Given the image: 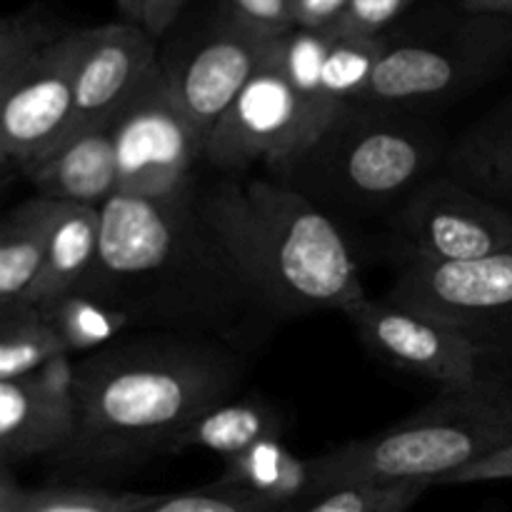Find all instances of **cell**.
Here are the masks:
<instances>
[{
  "label": "cell",
  "instance_id": "cell-31",
  "mask_svg": "<svg viewBox=\"0 0 512 512\" xmlns=\"http://www.w3.org/2000/svg\"><path fill=\"white\" fill-rule=\"evenodd\" d=\"M70 358L73 355H58L45 363L33 378L50 400L78 413V365Z\"/></svg>",
  "mask_w": 512,
  "mask_h": 512
},
{
  "label": "cell",
  "instance_id": "cell-24",
  "mask_svg": "<svg viewBox=\"0 0 512 512\" xmlns=\"http://www.w3.org/2000/svg\"><path fill=\"white\" fill-rule=\"evenodd\" d=\"M385 45L383 38L333 35L323 63V108L330 123H335L343 110L360 103Z\"/></svg>",
  "mask_w": 512,
  "mask_h": 512
},
{
  "label": "cell",
  "instance_id": "cell-14",
  "mask_svg": "<svg viewBox=\"0 0 512 512\" xmlns=\"http://www.w3.org/2000/svg\"><path fill=\"white\" fill-rule=\"evenodd\" d=\"M158 63L155 38L143 25L110 23L85 28L75 65L73 118L65 135L110 123Z\"/></svg>",
  "mask_w": 512,
  "mask_h": 512
},
{
  "label": "cell",
  "instance_id": "cell-5",
  "mask_svg": "<svg viewBox=\"0 0 512 512\" xmlns=\"http://www.w3.org/2000/svg\"><path fill=\"white\" fill-rule=\"evenodd\" d=\"M83 40L85 28L53 33L30 15L0 25V163L8 180L28 178L68 133Z\"/></svg>",
  "mask_w": 512,
  "mask_h": 512
},
{
  "label": "cell",
  "instance_id": "cell-15",
  "mask_svg": "<svg viewBox=\"0 0 512 512\" xmlns=\"http://www.w3.org/2000/svg\"><path fill=\"white\" fill-rule=\"evenodd\" d=\"M38 195L60 205L103 208L120 193L118 155L110 123L65 135L28 173Z\"/></svg>",
  "mask_w": 512,
  "mask_h": 512
},
{
  "label": "cell",
  "instance_id": "cell-29",
  "mask_svg": "<svg viewBox=\"0 0 512 512\" xmlns=\"http://www.w3.org/2000/svg\"><path fill=\"white\" fill-rule=\"evenodd\" d=\"M413 3L415 0H348L335 33L380 38V33Z\"/></svg>",
  "mask_w": 512,
  "mask_h": 512
},
{
  "label": "cell",
  "instance_id": "cell-13",
  "mask_svg": "<svg viewBox=\"0 0 512 512\" xmlns=\"http://www.w3.org/2000/svg\"><path fill=\"white\" fill-rule=\"evenodd\" d=\"M275 38L228 18L178 65H165L175 100L208 145L210 133L270 58Z\"/></svg>",
  "mask_w": 512,
  "mask_h": 512
},
{
  "label": "cell",
  "instance_id": "cell-11",
  "mask_svg": "<svg viewBox=\"0 0 512 512\" xmlns=\"http://www.w3.org/2000/svg\"><path fill=\"white\" fill-rule=\"evenodd\" d=\"M308 150L305 105L290 80L275 65L273 50L228 113L220 118L205 145V158L218 168L250 163L288 168Z\"/></svg>",
  "mask_w": 512,
  "mask_h": 512
},
{
  "label": "cell",
  "instance_id": "cell-35",
  "mask_svg": "<svg viewBox=\"0 0 512 512\" xmlns=\"http://www.w3.org/2000/svg\"><path fill=\"white\" fill-rule=\"evenodd\" d=\"M460 3L475 15H493V18L512 15V0H460Z\"/></svg>",
  "mask_w": 512,
  "mask_h": 512
},
{
  "label": "cell",
  "instance_id": "cell-18",
  "mask_svg": "<svg viewBox=\"0 0 512 512\" xmlns=\"http://www.w3.org/2000/svg\"><path fill=\"white\" fill-rule=\"evenodd\" d=\"M63 205L35 195L10 210L0 228V310L30 305Z\"/></svg>",
  "mask_w": 512,
  "mask_h": 512
},
{
  "label": "cell",
  "instance_id": "cell-34",
  "mask_svg": "<svg viewBox=\"0 0 512 512\" xmlns=\"http://www.w3.org/2000/svg\"><path fill=\"white\" fill-rule=\"evenodd\" d=\"M185 3L188 0H148L143 15V28L153 38H160V35H165L173 28V23L180 18V10L185 8Z\"/></svg>",
  "mask_w": 512,
  "mask_h": 512
},
{
  "label": "cell",
  "instance_id": "cell-4",
  "mask_svg": "<svg viewBox=\"0 0 512 512\" xmlns=\"http://www.w3.org/2000/svg\"><path fill=\"white\" fill-rule=\"evenodd\" d=\"M512 443V383L443 400L393 428L313 458L318 493L340 485H445L460 470Z\"/></svg>",
  "mask_w": 512,
  "mask_h": 512
},
{
  "label": "cell",
  "instance_id": "cell-21",
  "mask_svg": "<svg viewBox=\"0 0 512 512\" xmlns=\"http://www.w3.org/2000/svg\"><path fill=\"white\" fill-rule=\"evenodd\" d=\"M335 33H318V30L293 28L278 35L273 45V60L298 98L305 105V123H308V150L318 143L330 128V120L323 108V63L328 55L330 40ZM305 150V153H308ZM303 153V155H305Z\"/></svg>",
  "mask_w": 512,
  "mask_h": 512
},
{
  "label": "cell",
  "instance_id": "cell-9",
  "mask_svg": "<svg viewBox=\"0 0 512 512\" xmlns=\"http://www.w3.org/2000/svg\"><path fill=\"white\" fill-rule=\"evenodd\" d=\"M363 343L395 368L438 385L443 393H470L505 380L488 375V350L460 330L388 298H365L348 313Z\"/></svg>",
  "mask_w": 512,
  "mask_h": 512
},
{
  "label": "cell",
  "instance_id": "cell-28",
  "mask_svg": "<svg viewBox=\"0 0 512 512\" xmlns=\"http://www.w3.org/2000/svg\"><path fill=\"white\" fill-rule=\"evenodd\" d=\"M133 512H275L233 490L210 485L178 495H148Z\"/></svg>",
  "mask_w": 512,
  "mask_h": 512
},
{
  "label": "cell",
  "instance_id": "cell-17",
  "mask_svg": "<svg viewBox=\"0 0 512 512\" xmlns=\"http://www.w3.org/2000/svg\"><path fill=\"white\" fill-rule=\"evenodd\" d=\"M218 488L233 490L275 512H295L318 495L313 458L295 455L283 438L260 440L225 460Z\"/></svg>",
  "mask_w": 512,
  "mask_h": 512
},
{
  "label": "cell",
  "instance_id": "cell-8",
  "mask_svg": "<svg viewBox=\"0 0 512 512\" xmlns=\"http://www.w3.org/2000/svg\"><path fill=\"white\" fill-rule=\"evenodd\" d=\"M400 263H463L512 250V213L460 180L420 185L395 215Z\"/></svg>",
  "mask_w": 512,
  "mask_h": 512
},
{
  "label": "cell",
  "instance_id": "cell-23",
  "mask_svg": "<svg viewBox=\"0 0 512 512\" xmlns=\"http://www.w3.org/2000/svg\"><path fill=\"white\" fill-rule=\"evenodd\" d=\"M58 355H70L38 305L0 310V380L38 373Z\"/></svg>",
  "mask_w": 512,
  "mask_h": 512
},
{
  "label": "cell",
  "instance_id": "cell-36",
  "mask_svg": "<svg viewBox=\"0 0 512 512\" xmlns=\"http://www.w3.org/2000/svg\"><path fill=\"white\" fill-rule=\"evenodd\" d=\"M115 3H118L120 13H123L130 23L143 25V15H145V5H148V0H115Z\"/></svg>",
  "mask_w": 512,
  "mask_h": 512
},
{
  "label": "cell",
  "instance_id": "cell-27",
  "mask_svg": "<svg viewBox=\"0 0 512 512\" xmlns=\"http://www.w3.org/2000/svg\"><path fill=\"white\" fill-rule=\"evenodd\" d=\"M433 488L428 483L340 485L323 490L295 512H408Z\"/></svg>",
  "mask_w": 512,
  "mask_h": 512
},
{
  "label": "cell",
  "instance_id": "cell-20",
  "mask_svg": "<svg viewBox=\"0 0 512 512\" xmlns=\"http://www.w3.org/2000/svg\"><path fill=\"white\" fill-rule=\"evenodd\" d=\"M283 435V415L255 400H225L200 415L178 440L170 455L183 450H210L223 460L245 453L260 440Z\"/></svg>",
  "mask_w": 512,
  "mask_h": 512
},
{
  "label": "cell",
  "instance_id": "cell-10",
  "mask_svg": "<svg viewBox=\"0 0 512 512\" xmlns=\"http://www.w3.org/2000/svg\"><path fill=\"white\" fill-rule=\"evenodd\" d=\"M385 298L440 320L485 348V333L512 318V250L463 263H400Z\"/></svg>",
  "mask_w": 512,
  "mask_h": 512
},
{
  "label": "cell",
  "instance_id": "cell-25",
  "mask_svg": "<svg viewBox=\"0 0 512 512\" xmlns=\"http://www.w3.org/2000/svg\"><path fill=\"white\" fill-rule=\"evenodd\" d=\"M455 170L478 193L512 198V113L475 128L453 158Z\"/></svg>",
  "mask_w": 512,
  "mask_h": 512
},
{
  "label": "cell",
  "instance_id": "cell-26",
  "mask_svg": "<svg viewBox=\"0 0 512 512\" xmlns=\"http://www.w3.org/2000/svg\"><path fill=\"white\" fill-rule=\"evenodd\" d=\"M148 495L100 488H20L10 468L0 478V512H133Z\"/></svg>",
  "mask_w": 512,
  "mask_h": 512
},
{
  "label": "cell",
  "instance_id": "cell-22",
  "mask_svg": "<svg viewBox=\"0 0 512 512\" xmlns=\"http://www.w3.org/2000/svg\"><path fill=\"white\" fill-rule=\"evenodd\" d=\"M40 310L70 355L108 348L130 325H138L130 310L88 290H75Z\"/></svg>",
  "mask_w": 512,
  "mask_h": 512
},
{
  "label": "cell",
  "instance_id": "cell-1",
  "mask_svg": "<svg viewBox=\"0 0 512 512\" xmlns=\"http://www.w3.org/2000/svg\"><path fill=\"white\" fill-rule=\"evenodd\" d=\"M100 255L80 290L130 310L140 325L220 330L260 300L195 205L193 188L165 198L115 193L100 208Z\"/></svg>",
  "mask_w": 512,
  "mask_h": 512
},
{
  "label": "cell",
  "instance_id": "cell-33",
  "mask_svg": "<svg viewBox=\"0 0 512 512\" xmlns=\"http://www.w3.org/2000/svg\"><path fill=\"white\" fill-rule=\"evenodd\" d=\"M493 480H512V443L495 450L488 458L478 460L470 468L460 470L458 475L445 485H468V483H493Z\"/></svg>",
  "mask_w": 512,
  "mask_h": 512
},
{
  "label": "cell",
  "instance_id": "cell-6",
  "mask_svg": "<svg viewBox=\"0 0 512 512\" xmlns=\"http://www.w3.org/2000/svg\"><path fill=\"white\" fill-rule=\"evenodd\" d=\"M348 108L323 138L288 168H308L323 188L355 205L408 200L430 173L438 145L418 123Z\"/></svg>",
  "mask_w": 512,
  "mask_h": 512
},
{
  "label": "cell",
  "instance_id": "cell-19",
  "mask_svg": "<svg viewBox=\"0 0 512 512\" xmlns=\"http://www.w3.org/2000/svg\"><path fill=\"white\" fill-rule=\"evenodd\" d=\"M100 228H103L100 208H90V205L60 208L45 265L30 295V305L43 308L83 288L98 263Z\"/></svg>",
  "mask_w": 512,
  "mask_h": 512
},
{
  "label": "cell",
  "instance_id": "cell-30",
  "mask_svg": "<svg viewBox=\"0 0 512 512\" xmlns=\"http://www.w3.org/2000/svg\"><path fill=\"white\" fill-rule=\"evenodd\" d=\"M228 18L260 30L265 35H283L293 30L290 0H225Z\"/></svg>",
  "mask_w": 512,
  "mask_h": 512
},
{
  "label": "cell",
  "instance_id": "cell-12",
  "mask_svg": "<svg viewBox=\"0 0 512 512\" xmlns=\"http://www.w3.org/2000/svg\"><path fill=\"white\" fill-rule=\"evenodd\" d=\"M508 50V33L493 30L470 48L433 43L385 45L360 105L403 108L450 98L488 78Z\"/></svg>",
  "mask_w": 512,
  "mask_h": 512
},
{
  "label": "cell",
  "instance_id": "cell-3",
  "mask_svg": "<svg viewBox=\"0 0 512 512\" xmlns=\"http://www.w3.org/2000/svg\"><path fill=\"white\" fill-rule=\"evenodd\" d=\"M198 203L235 268L275 313L348 315L368 298L345 235L300 190L270 180L225 183Z\"/></svg>",
  "mask_w": 512,
  "mask_h": 512
},
{
  "label": "cell",
  "instance_id": "cell-32",
  "mask_svg": "<svg viewBox=\"0 0 512 512\" xmlns=\"http://www.w3.org/2000/svg\"><path fill=\"white\" fill-rule=\"evenodd\" d=\"M348 0H290V18L295 28L335 33Z\"/></svg>",
  "mask_w": 512,
  "mask_h": 512
},
{
  "label": "cell",
  "instance_id": "cell-7",
  "mask_svg": "<svg viewBox=\"0 0 512 512\" xmlns=\"http://www.w3.org/2000/svg\"><path fill=\"white\" fill-rule=\"evenodd\" d=\"M110 128L123 193L165 198L190 188V170L205 158V140L180 110L163 63L145 75Z\"/></svg>",
  "mask_w": 512,
  "mask_h": 512
},
{
  "label": "cell",
  "instance_id": "cell-16",
  "mask_svg": "<svg viewBox=\"0 0 512 512\" xmlns=\"http://www.w3.org/2000/svg\"><path fill=\"white\" fill-rule=\"evenodd\" d=\"M78 413L40 390L35 378L0 380V458L3 468L40 455L63 453L75 435Z\"/></svg>",
  "mask_w": 512,
  "mask_h": 512
},
{
  "label": "cell",
  "instance_id": "cell-2",
  "mask_svg": "<svg viewBox=\"0 0 512 512\" xmlns=\"http://www.w3.org/2000/svg\"><path fill=\"white\" fill-rule=\"evenodd\" d=\"M240 383V360L215 343L158 335L108 345L78 363V423L55 455L75 468L170 455L175 440Z\"/></svg>",
  "mask_w": 512,
  "mask_h": 512
}]
</instances>
